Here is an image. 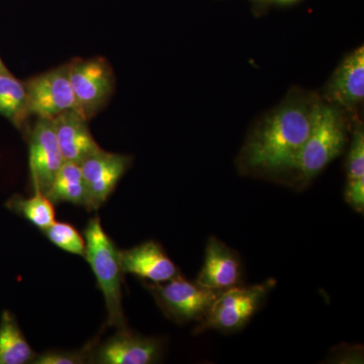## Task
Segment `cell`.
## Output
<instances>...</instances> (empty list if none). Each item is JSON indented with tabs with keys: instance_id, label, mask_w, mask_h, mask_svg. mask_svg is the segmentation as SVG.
Segmentation results:
<instances>
[{
	"instance_id": "6da1fadb",
	"label": "cell",
	"mask_w": 364,
	"mask_h": 364,
	"mask_svg": "<svg viewBox=\"0 0 364 364\" xmlns=\"http://www.w3.org/2000/svg\"><path fill=\"white\" fill-rule=\"evenodd\" d=\"M323 100L314 93L293 91L249 134L239 155L245 172H291L312 131Z\"/></svg>"
},
{
	"instance_id": "7a4b0ae2",
	"label": "cell",
	"mask_w": 364,
	"mask_h": 364,
	"mask_svg": "<svg viewBox=\"0 0 364 364\" xmlns=\"http://www.w3.org/2000/svg\"><path fill=\"white\" fill-rule=\"evenodd\" d=\"M85 258L97 279L98 289L104 296L107 312V326L117 329L126 328L123 309L124 272L119 260V250L111 237L105 233L100 218L90 220L85 230Z\"/></svg>"
},
{
	"instance_id": "3957f363",
	"label": "cell",
	"mask_w": 364,
	"mask_h": 364,
	"mask_svg": "<svg viewBox=\"0 0 364 364\" xmlns=\"http://www.w3.org/2000/svg\"><path fill=\"white\" fill-rule=\"evenodd\" d=\"M347 132L343 109L329 102H321L312 131L291 169L298 174L301 184L313 181L341 155L348 140Z\"/></svg>"
},
{
	"instance_id": "277c9868",
	"label": "cell",
	"mask_w": 364,
	"mask_h": 364,
	"mask_svg": "<svg viewBox=\"0 0 364 364\" xmlns=\"http://www.w3.org/2000/svg\"><path fill=\"white\" fill-rule=\"evenodd\" d=\"M275 284L274 279H267L262 284L238 286L223 291L215 299L208 315L196 327V333L208 330L224 333L239 331L259 311Z\"/></svg>"
},
{
	"instance_id": "5b68a950",
	"label": "cell",
	"mask_w": 364,
	"mask_h": 364,
	"mask_svg": "<svg viewBox=\"0 0 364 364\" xmlns=\"http://www.w3.org/2000/svg\"><path fill=\"white\" fill-rule=\"evenodd\" d=\"M158 306L170 320L178 324L202 322L222 291H213L189 282L181 274L161 284H145Z\"/></svg>"
},
{
	"instance_id": "8992f818",
	"label": "cell",
	"mask_w": 364,
	"mask_h": 364,
	"mask_svg": "<svg viewBox=\"0 0 364 364\" xmlns=\"http://www.w3.org/2000/svg\"><path fill=\"white\" fill-rule=\"evenodd\" d=\"M68 65L79 114L88 121L105 107L114 92V71L109 61L102 57L74 59Z\"/></svg>"
},
{
	"instance_id": "52a82bcc",
	"label": "cell",
	"mask_w": 364,
	"mask_h": 364,
	"mask_svg": "<svg viewBox=\"0 0 364 364\" xmlns=\"http://www.w3.org/2000/svg\"><path fill=\"white\" fill-rule=\"evenodd\" d=\"M25 85L31 116L52 119L64 112H79L68 64L31 78Z\"/></svg>"
},
{
	"instance_id": "ba28073f",
	"label": "cell",
	"mask_w": 364,
	"mask_h": 364,
	"mask_svg": "<svg viewBox=\"0 0 364 364\" xmlns=\"http://www.w3.org/2000/svg\"><path fill=\"white\" fill-rule=\"evenodd\" d=\"M64 162L52 119H38L28 139V164L33 191L46 195Z\"/></svg>"
},
{
	"instance_id": "9c48e42d",
	"label": "cell",
	"mask_w": 364,
	"mask_h": 364,
	"mask_svg": "<svg viewBox=\"0 0 364 364\" xmlns=\"http://www.w3.org/2000/svg\"><path fill=\"white\" fill-rule=\"evenodd\" d=\"M102 344H95L87 363L97 364H151L161 358L162 343L156 338L134 334L126 328Z\"/></svg>"
},
{
	"instance_id": "30bf717a",
	"label": "cell",
	"mask_w": 364,
	"mask_h": 364,
	"mask_svg": "<svg viewBox=\"0 0 364 364\" xmlns=\"http://www.w3.org/2000/svg\"><path fill=\"white\" fill-rule=\"evenodd\" d=\"M131 162L130 156L100 149L79 164L87 188L88 210H98L107 202Z\"/></svg>"
},
{
	"instance_id": "8fae6325",
	"label": "cell",
	"mask_w": 364,
	"mask_h": 364,
	"mask_svg": "<svg viewBox=\"0 0 364 364\" xmlns=\"http://www.w3.org/2000/svg\"><path fill=\"white\" fill-rule=\"evenodd\" d=\"M364 97V48L345 57L337 67L325 90L326 102L355 114Z\"/></svg>"
},
{
	"instance_id": "7c38bea8",
	"label": "cell",
	"mask_w": 364,
	"mask_h": 364,
	"mask_svg": "<svg viewBox=\"0 0 364 364\" xmlns=\"http://www.w3.org/2000/svg\"><path fill=\"white\" fill-rule=\"evenodd\" d=\"M243 267L240 256L215 237L208 238L205 259L196 282L213 291H223L241 286Z\"/></svg>"
},
{
	"instance_id": "4fadbf2b",
	"label": "cell",
	"mask_w": 364,
	"mask_h": 364,
	"mask_svg": "<svg viewBox=\"0 0 364 364\" xmlns=\"http://www.w3.org/2000/svg\"><path fill=\"white\" fill-rule=\"evenodd\" d=\"M119 260L124 273L154 284L168 282L181 274L176 263L155 241H146L128 250H119Z\"/></svg>"
},
{
	"instance_id": "5bb4252c",
	"label": "cell",
	"mask_w": 364,
	"mask_h": 364,
	"mask_svg": "<svg viewBox=\"0 0 364 364\" xmlns=\"http://www.w3.org/2000/svg\"><path fill=\"white\" fill-rule=\"evenodd\" d=\"M52 122L64 161L80 164L102 149L91 135L87 119L79 112H62L52 119Z\"/></svg>"
},
{
	"instance_id": "9a60e30c",
	"label": "cell",
	"mask_w": 364,
	"mask_h": 364,
	"mask_svg": "<svg viewBox=\"0 0 364 364\" xmlns=\"http://www.w3.org/2000/svg\"><path fill=\"white\" fill-rule=\"evenodd\" d=\"M36 353L9 311L0 317V364L32 363Z\"/></svg>"
},
{
	"instance_id": "2e32d148",
	"label": "cell",
	"mask_w": 364,
	"mask_h": 364,
	"mask_svg": "<svg viewBox=\"0 0 364 364\" xmlns=\"http://www.w3.org/2000/svg\"><path fill=\"white\" fill-rule=\"evenodd\" d=\"M46 196L53 203H69L87 208V188L80 165L64 162Z\"/></svg>"
},
{
	"instance_id": "e0dca14e",
	"label": "cell",
	"mask_w": 364,
	"mask_h": 364,
	"mask_svg": "<svg viewBox=\"0 0 364 364\" xmlns=\"http://www.w3.org/2000/svg\"><path fill=\"white\" fill-rule=\"evenodd\" d=\"M0 116L6 117L16 128L26 126L31 117L25 83L13 74H0Z\"/></svg>"
},
{
	"instance_id": "ac0fdd59",
	"label": "cell",
	"mask_w": 364,
	"mask_h": 364,
	"mask_svg": "<svg viewBox=\"0 0 364 364\" xmlns=\"http://www.w3.org/2000/svg\"><path fill=\"white\" fill-rule=\"evenodd\" d=\"M9 210L44 232L55 222L54 203L47 196L39 191H35L31 198H23L21 196H14L6 203Z\"/></svg>"
},
{
	"instance_id": "d6986e66",
	"label": "cell",
	"mask_w": 364,
	"mask_h": 364,
	"mask_svg": "<svg viewBox=\"0 0 364 364\" xmlns=\"http://www.w3.org/2000/svg\"><path fill=\"white\" fill-rule=\"evenodd\" d=\"M44 233L48 240L57 247L73 255L85 257L86 250L85 236L79 233L78 230L69 223L55 221L44 231Z\"/></svg>"
},
{
	"instance_id": "ffe728a7",
	"label": "cell",
	"mask_w": 364,
	"mask_h": 364,
	"mask_svg": "<svg viewBox=\"0 0 364 364\" xmlns=\"http://www.w3.org/2000/svg\"><path fill=\"white\" fill-rule=\"evenodd\" d=\"M347 181L364 177V130L359 119L354 121L353 136L346 161Z\"/></svg>"
},
{
	"instance_id": "44dd1931",
	"label": "cell",
	"mask_w": 364,
	"mask_h": 364,
	"mask_svg": "<svg viewBox=\"0 0 364 364\" xmlns=\"http://www.w3.org/2000/svg\"><path fill=\"white\" fill-rule=\"evenodd\" d=\"M95 344L86 345L77 351H47L36 355L32 363L35 364H80L87 363L90 353Z\"/></svg>"
},
{
	"instance_id": "7402d4cb",
	"label": "cell",
	"mask_w": 364,
	"mask_h": 364,
	"mask_svg": "<svg viewBox=\"0 0 364 364\" xmlns=\"http://www.w3.org/2000/svg\"><path fill=\"white\" fill-rule=\"evenodd\" d=\"M344 198L346 203L356 212L363 214L364 210V177L347 181Z\"/></svg>"
},
{
	"instance_id": "603a6c76",
	"label": "cell",
	"mask_w": 364,
	"mask_h": 364,
	"mask_svg": "<svg viewBox=\"0 0 364 364\" xmlns=\"http://www.w3.org/2000/svg\"><path fill=\"white\" fill-rule=\"evenodd\" d=\"M9 73V69L6 66V64L2 61L1 57H0V74Z\"/></svg>"
},
{
	"instance_id": "cb8c5ba5",
	"label": "cell",
	"mask_w": 364,
	"mask_h": 364,
	"mask_svg": "<svg viewBox=\"0 0 364 364\" xmlns=\"http://www.w3.org/2000/svg\"><path fill=\"white\" fill-rule=\"evenodd\" d=\"M277 1H280V2H293V1H296V0H277Z\"/></svg>"
}]
</instances>
